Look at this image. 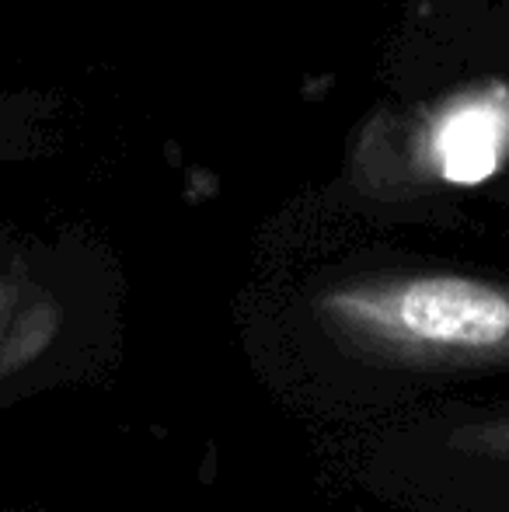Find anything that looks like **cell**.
Returning a JSON list of instances; mask_svg holds the SVG:
<instances>
[{
    "mask_svg": "<svg viewBox=\"0 0 509 512\" xmlns=\"http://www.w3.org/2000/svg\"><path fill=\"white\" fill-rule=\"evenodd\" d=\"M447 443L461 453H471V457H485V460L509 464V415L489 418V422L461 425V429L450 432Z\"/></svg>",
    "mask_w": 509,
    "mask_h": 512,
    "instance_id": "cell-4",
    "label": "cell"
},
{
    "mask_svg": "<svg viewBox=\"0 0 509 512\" xmlns=\"http://www.w3.org/2000/svg\"><path fill=\"white\" fill-rule=\"evenodd\" d=\"M325 335L349 356L405 370L509 366V283L461 272L346 279L314 300Z\"/></svg>",
    "mask_w": 509,
    "mask_h": 512,
    "instance_id": "cell-1",
    "label": "cell"
},
{
    "mask_svg": "<svg viewBox=\"0 0 509 512\" xmlns=\"http://www.w3.org/2000/svg\"><path fill=\"white\" fill-rule=\"evenodd\" d=\"M509 143V95L454 98L429 129V168L454 185L489 178Z\"/></svg>",
    "mask_w": 509,
    "mask_h": 512,
    "instance_id": "cell-2",
    "label": "cell"
},
{
    "mask_svg": "<svg viewBox=\"0 0 509 512\" xmlns=\"http://www.w3.org/2000/svg\"><path fill=\"white\" fill-rule=\"evenodd\" d=\"M53 293L18 276H0V380L25 370L53 345L60 331Z\"/></svg>",
    "mask_w": 509,
    "mask_h": 512,
    "instance_id": "cell-3",
    "label": "cell"
}]
</instances>
